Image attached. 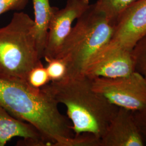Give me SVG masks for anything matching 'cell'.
Returning <instances> with one entry per match:
<instances>
[{
    "instance_id": "1",
    "label": "cell",
    "mask_w": 146,
    "mask_h": 146,
    "mask_svg": "<svg viewBox=\"0 0 146 146\" xmlns=\"http://www.w3.org/2000/svg\"><path fill=\"white\" fill-rule=\"evenodd\" d=\"M41 89L66 107L75 135L89 133L101 139L119 109L95 91L92 79L84 75L51 81Z\"/></svg>"
},
{
    "instance_id": "2",
    "label": "cell",
    "mask_w": 146,
    "mask_h": 146,
    "mask_svg": "<svg viewBox=\"0 0 146 146\" xmlns=\"http://www.w3.org/2000/svg\"><path fill=\"white\" fill-rule=\"evenodd\" d=\"M41 61L34 21L24 12H15L0 28V78L27 83L28 74Z\"/></svg>"
},
{
    "instance_id": "3",
    "label": "cell",
    "mask_w": 146,
    "mask_h": 146,
    "mask_svg": "<svg viewBox=\"0 0 146 146\" xmlns=\"http://www.w3.org/2000/svg\"><path fill=\"white\" fill-rule=\"evenodd\" d=\"M114 29V24L98 11L94 4L90 5L76 20L56 57L66 62L65 78L84 75L90 59L110 41Z\"/></svg>"
},
{
    "instance_id": "4",
    "label": "cell",
    "mask_w": 146,
    "mask_h": 146,
    "mask_svg": "<svg viewBox=\"0 0 146 146\" xmlns=\"http://www.w3.org/2000/svg\"><path fill=\"white\" fill-rule=\"evenodd\" d=\"M92 79L94 90L112 104L132 111L146 110V81L137 72L116 78Z\"/></svg>"
},
{
    "instance_id": "5",
    "label": "cell",
    "mask_w": 146,
    "mask_h": 146,
    "mask_svg": "<svg viewBox=\"0 0 146 146\" xmlns=\"http://www.w3.org/2000/svg\"><path fill=\"white\" fill-rule=\"evenodd\" d=\"M131 50L110 41L87 63L84 75L89 78H116L134 72Z\"/></svg>"
},
{
    "instance_id": "6",
    "label": "cell",
    "mask_w": 146,
    "mask_h": 146,
    "mask_svg": "<svg viewBox=\"0 0 146 146\" xmlns=\"http://www.w3.org/2000/svg\"><path fill=\"white\" fill-rule=\"evenodd\" d=\"M90 0H67L65 7L55 12L49 27L43 58H56L70 32L74 22L88 9Z\"/></svg>"
},
{
    "instance_id": "7",
    "label": "cell",
    "mask_w": 146,
    "mask_h": 146,
    "mask_svg": "<svg viewBox=\"0 0 146 146\" xmlns=\"http://www.w3.org/2000/svg\"><path fill=\"white\" fill-rule=\"evenodd\" d=\"M146 34V0L129 6L119 16L114 25L111 41L130 50Z\"/></svg>"
},
{
    "instance_id": "8",
    "label": "cell",
    "mask_w": 146,
    "mask_h": 146,
    "mask_svg": "<svg viewBox=\"0 0 146 146\" xmlns=\"http://www.w3.org/2000/svg\"><path fill=\"white\" fill-rule=\"evenodd\" d=\"M101 146H145L133 116V111L119 107L104 134Z\"/></svg>"
},
{
    "instance_id": "9",
    "label": "cell",
    "mask_w": 146,
    "mask_h": 146,
    "mask_svg": "<svg viewBox=\"0 0 146 146\" xmlns=\"http://www.w3.org/2000/svg\"><path fill=\"white\" fill-rule=\"evenodd\" d=\"M15 137L22 139L17 142V146H48L34 126L11 115L0 106V146H5Z\"/></svg>"
},
{
    "instance_id": "10",
    "label": "cell",
    "mask_w": 146,
    "mask_h": 146,
    "mask_svg": "<svg viewBox=\"0 0 146 146\" xmlns=\"http://www.w3.org/2000/svg\"><path fill=\"white\" fill-rule=\"evenodd\" d=\"M37 47L40 58H43L49 27L52 16L58 8L52 7L49 0H32Z\"/></svg>"
},
{
    "instance_id": "11",
    "label": "cell",
    "mask_w": 146,
    "mask_h": 146,
    "mask_svg": "<svg viewBox=\"0 0 146 146\" xmlns=\"http://www.w3.org/2000/svg\"><path fill=\"white\" fill-rule=\"evenodd\" d=\"M140 0H98L95 8L115 25L120 14L129 6Z\"/></svg>"
},
{
    "instance_id": "12",
    "label": "cell",
    "mask_w": 146,
    "mask_h": 146,
    "mask_svg": "<svg viewBox=\"0 0 146 146\" xmlns=\"http://www.w3.org/2000/svg\"><path fill=\"white\" fill-rule=\"evenodd\" d=\"M134 70L146 81V34L136 43L131 50Z\"/></svg>"
},
{
    "instance_id": "13",
    "label": "cell",
    "mask_w": 146,
    "mask_h": 146,
    "mask_svg": "<svg viewBox=\"0 0 146 146\" xmlns=\"http://www.w3.org/2000/svg\"><path fill=\"white\" fill-rule=\"evenodd\" d=\"M26 82L29 86L36 89H40L50 82L46 66L41 61L29 71Z\"/></svg>"
},
{
    "instance_id": "14",
    "label": "cell",
    "mask_w": 146,
    "mask_h": 146,
    "mask_svg": "<svg viewBox=\"0 0 146 146\" xmlns=\"http://www.w3.org/2000/svg\"><path fill=\"white\" fill-rule=\"evenodd\" d=\"M47 62L46 68L51 81H59L65 78L67 66L62 58H52L46 60Z\"/></svg>"
},
{
    "instance_id": "15",
    "label": "cell",
    "mask_w": 146,
    "mask_h": 146,
    "mask_svg": "<svg viewBox=\"0 0 146 146\" xmlns=\"http://www.w3.org/2000/svg\"><path fill=\"white\" fill-rule=\"evenodd\" d=\"M29 0H0V15L9 11H21L26 7Z\"/></svg>"
},
{
    "instance_id": "16",
    "label": "cell",
    "mask_w": 146,
    "mask_h": 146,
    "mask_svg": "<svg viewBox=\"0 0 146 146\" xmlns=\"http://www.w3.org/2000/svg\"><path fill=\"white\" fill-rule=\"evenodd\" d=\"M136 125L146 145V110L133 111Z\"/></svg>"
}]
</instances>
